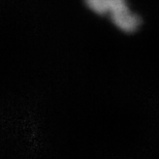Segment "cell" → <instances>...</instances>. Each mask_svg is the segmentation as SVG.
<instances>
[{"label":"cell","instance_id":"obj_1","mask_svg":"<svg viewBox=\"0 0 159 159\" xmlns=\"http://www.w3.org/2000/svg\"><path fill=\"white\" fill-rule=\"evenodd\" d=\"M91 11L98 15L109 14L117 27L125 32H133L139 25V18L129 11L125 0H85Z\"/></svg>","mask_w":159,"mask_h":159}]
</instances>
